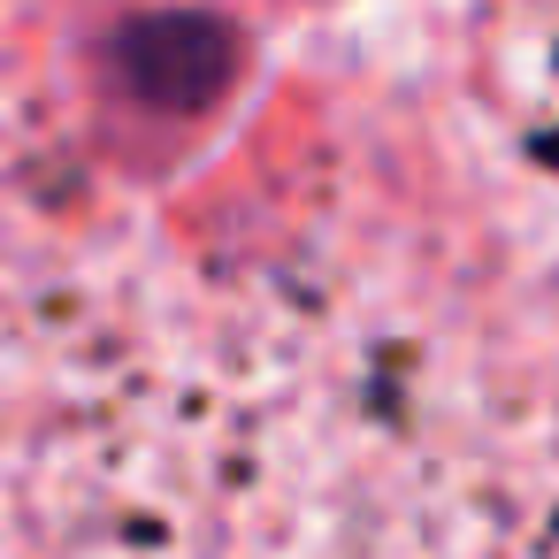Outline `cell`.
I'll return each mask as SVG.
<instances>
[{"mask_svg":"<svg viewBox=\"0 0 559 559\" xmlns=\"http://www.w3.org/2000/svg\"><path fill=\"white\" fill-rule=\"evenodd\" d=\"M490 62L528 146L559 169V0H498Z\"/></svg>","mask_w":559,"mask_h":559,"instance_id":"cell-2","label":"cell"},{"mask_svg":"<svg viewBox=\"0 0 559 559\" xmlns=\"http://www.w3.org/2000/svg\"><path fill=\"white\" fill-rule=\"evenodd\" d=\"M24 223V116L0 85V230Z\"/></svg>","mask_w":559,"mask_h":559,"instance_id":"cell-3","label":"cell"},{"mask_svg":"<svg viewBox=\"0 0 559 559\" xmlns=\"http://www.w3.org/2000/svg\"><path fill=\"white\" fill-rule=\"evenodd\" d=\"M223 406L192 330L108 246L0 230V559H200Z\"/></svg>","mask_w":559,"mask_h":559,"instance_id":"cell-1","label":"cell"}]
</instances>
